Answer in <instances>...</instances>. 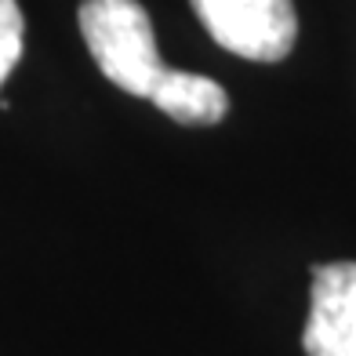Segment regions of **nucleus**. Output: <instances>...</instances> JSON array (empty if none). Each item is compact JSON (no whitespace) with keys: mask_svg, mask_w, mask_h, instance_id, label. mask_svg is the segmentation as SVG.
I'll return each instance as SVG.
<instances>
[{"mask_svg":"<svg viewBox=\"0 0 356 356\" xmlns=\"http://www.w3.org/2000/svg\"><path fill=\"white\" fill-rule=\"evenodd\" d=\"M80 33L99 73L135 99H153L171 66L156 55L153 22L138 0H84L76 11Z\"/></svg>","mask_w":356,"mask_h":356,"instance_id":"obj_1","label":"nucleus"},{"mask_svg":"<svg viewBox=\"0 0 356 356\" xmlns=\"http://www.w3.org/2000/svg\"><path fill=\"white\" fill-rule=\"evenodd\" d=\"M211 40L248 62H280L298 40L291 0H189Z\"/></svg>","mask_w":356,"mask_h":356,"instance_id":"obj_2","label":"nucleus"},{"mask_svg":"<svg viewBox=\"0 0 356 356\" xmlns=\"http://www.w3.org/2000/svg\"><path fill=\"white\" fill-rule=\"evenodd\" d=\"M22 37H26V19L19 0H0V88L22 58Z\"/></svg>","mask_w":356,"mask_h":356,"instance_id":"obj_5","label":"nucleus"},{"mask_svg":"<svg viewBox=\"0 0 356 356\" xmlns=\"http://www.w3.org/2000/svg\"><path fill=\"white\" fill-rule=\"evenodd\" d=\"M149 102L178 124H204V127L218 124L229 113V95H225L218 80L204 73H186V70H171Z\"/></svg>","mask_w":356,"mask_h":356,"instance_id":"obj_4","label":"nucleus"},{"mask_svg":"<svg viewBox=\"0 0 356 356\" xmlns=\"http://www.w3.org/2000/svg\"><path fill=\"white\" fill-rule=\"evenodd\" d=\"M302 349L305 356H356V262L313 269Z\"/></svg>","mask_w":356,"mask_h":356,"instance_id":"obj_3","label":"nucleus"}]
</instances>
